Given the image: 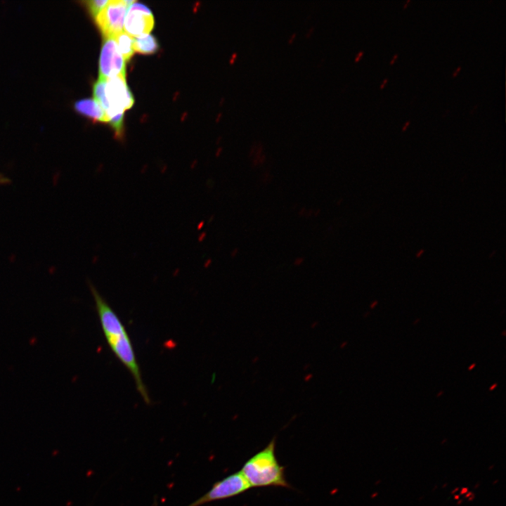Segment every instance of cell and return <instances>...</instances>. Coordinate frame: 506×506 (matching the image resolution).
Segmentation results:
<instances>
[{
    "label": "cell",
    "mask_w": 506,
    "mask_h": 506,
    "mask_svg": "<svg viewBox=\"0 0 506 506\" xmlns=\"http://www.w3.org/2000/svg\"><path fill=\"white\" fill-rule=\"evenodd\" d=\"M105 82L106 79L98 78L93 86V96L94 99L100 104L107 115L110 110V105L105 92Z\"/></svg>",
    "instance_id": "obj_11"
},
{
    "label": "cell",
    "mask_w": 506,
    "mask_h": 506,
    "mask_svg": "<svg viewBox=\"0 0 506 506\" xmlns=\"http://www.w3.org/2000/svg\"><path fill=\"white\" fill-rule=\"evenodd\" d=\"M123 116L124 113L118 114L109 121L118 138H121L123 134Z\"/></svg>",
    "instance_id": "obj_12"
},
{
    "label": "cell",
    "mask_w": 506,
    "mask_h": 506,
    "mask_svg": "<svg viewBox=\"0 0 506 506\" xmlns=\"http://www.w3.org/2000/svg\"><path fill=\"white\" fill-rule=\"evenodd\" d=\"M455 499H458V498H459V495H455Z\"/></svg>",
    "instance_id": "obj_32"
},
{
    "label": "cell",
    "mask_w": 506,
    "mask_h": 506,
    "mask_svg": "<svg viewBox=\"0 0 506 506\" xmlns=\"http://www.w3.org/2000/svg\"><path fill=\"white\" fill-rule=\"evenodd\" d=\"M472 495H473V494H472L471 492H469V493H466V498H468V497H469V496H472Z\"/></svg>",
    "instance_id": "obj_26"
},
{
    "label": "cell",
    "mask_w": 506,
    "mask_h": 506,
    "mask_svg": "<svg viewBox=\"0 0 506 506\" xmlns=\"http://www.w3.org/2000/svg\"><path fill=\"white\" fill-rule=\"evenodd\" d=\"M473 498H474V495H472V497H471L470 498H469V500H472Z\"/></svg>",
    "instance_id": "obj_30"
},
{
    "label": "cell",
    "mask_w": 506,
    "mask_h": 506,
    "mask_svg": "<svg viewBox=\"0 0 506 506\" xmlns=\"http://www.w3.org/2000/svg\"><path fill=\"white\" fill-rule=\"evenodd\" d=\"M275 439L252 456L240 472L250 487L278 486L292 488L285 475V467L279 464L275 455Z\"/></svg>",
    "instance_id": "obj_2"
},
{
    "label": "cell",
    "mask_w": 506,
    "mask_h": 506,
    "mask_svg": "<svg viewBox=\"0 0 506 506\" xmlns=\"http://www.w3.org/2000/svg\"><path fill=\"white\" fill-rule=\"evenodd\" d=\"M236 57H237V53H234L232 55V58L234 59V58H235Z\"/></svg>",
    "instance_id": "obj_27"
},
{
    "label": "cell",
    "mask_w": 506,
    "mask_h": 506,
    "mask_svg": "<svg viewBox=\"0 0 506 506\" xmlns=\"http://www.w3.org/2000/svg\"><path fill=\"white\" fill-rule=\"evenodd\" d=\"M313 30H314V27H311V28H309V30L308 32H306V37H310L311 34V33L313 32Z\"/></svg>",
    "instance_id": "obj_18"
},
{
    "label": "cell",
    "mask_w": 506,
    "mask_h": 506,
    "mask_svg": "<svg viewBox=\"0 0 506 506\" xmlns=\"http://www.w3.org/2000/svg\"><path fill=\"white\" fill-rule=\"evenodd\" d=\"M409 123H410V121H408L407 122L405 123V125L403 126L402 131H404L406 129V127L409 124Z\"/></svg>",
    "instance_id": "obj_23"
},
{
    "label": "cell",
    "mask_w": 506,
    "mask_h": 506,
    "mask_svg": "<svg viewBox=\"0 0 506 506\" xmlns=\"http://www.w3.org/2000/svg\"><path fill=\"white\" fill-rule=\"evenodd\" d=\"M89 287L107 343L115 356L131 374L136 389L144 402L150 404V398L143 383L134 347L124 325L96 288L91 283Z\"/></svg>",
    "instance_id": "obj_1"
},
{
    "label": "cell",
    "mask_w": 506,
    "mask_h": 506,
    "mask_svg": "<svg viewBox=\"0 0 506 506\" xmlns=\"http://www.w3.org/2000/svg\"><path fill=\"white\" fill-rule=\"evenodd\" d=\"M158 44L154 36L147 34L134 37V50L141 54H152L157 51Z\"/></svg>",
    "instance_id": "obj_9"
},
{
    "label": "cell",
    "mask_w": 506,
    "mask_h": 506,
    "mask_svg": "<svg viewBox=\"0 0 506 506\" xmlns=\"http://www.w3.org/2000/svg\"><path fill=\"white\" fill-rule=\"evenodd\" d=\"M250 488L239 471L215 482L206 493L186 506H201L211 502L233 498L245 493Z\"/></svg>",
    "instance_id": "obj_3"
},
{
    "label": "cell",
    "mask_w": 506,
    "mask_h": 506,
    "mask_svg": "<svg viewBox=\"0 0 506 506\" xmlns=\"http://www.w3.org/2000/svg\"><path fill=\"white\" fill-rule=\"evenodd\" d=\"M304 259L303 257H298L294 260V264L295 266H299L304 262Z\"/></svg>",
    "instance_id": "obj_14"
},
{
    "label": "cell",
    "mask_w": 506,
    "mask_h": 506,
    "mask_svg": "<svg viewBox=\"0 0 506 506\" xmlns=\"http://www.w3.org/2000/svg\"><path fill=\"white\" fill-rule=\"evenodd\" d=\"M496 386H497V384H494L489 389V390H490V391H492L493 389H494L496 387Z\"/></svg>",
    "instance_id": "obj_25"
},
{
    "label": "cell",
    "mask_w": 506,
    "mask_h": 506,
    "mask_svg": "<svg viewBox=\"0 0 506 506\" xmlns=\"http://www.w3.org/2000/svg\"><path fill=\"white\" fill-rule=\"evenodd\" d=\"M134 1L111 0L96 16V22L105 38L115 37L123 32L129 7Z\"/></svg>",
    "instance_id": "obj_4"
},
{
    "label": "cell",
    "mask_w": 506,
    "mask_h": 506,
    "mask_svg": "<svg viewBox=\"0 0 506 506\" xmlns=\"http://www.w3.org/2000/svg\"><path fill=\"white\" fill-rule=\"evenodd\" d=\"M8 181V179L0 174V183H6Z\"/></svg>",
    "instance_id": "obj_17"
},
{
    "label": "cell",
    "mask_w": 506,
    "mask_h": 506,
    "mask_svg": "<svg viewBox=\"0 0 506 506\" xmlns=\"http://www.w3.org/2000/svg\"><path fill=\"white\" fill-rule=\"evenodd\" d=\"M295 37H296V32H294V33L292 34L291 36L290 37V38H289V39H288V43H289V44H292V43L293 42Z\"/></svg>",
    "instance_id": "obj_16"
},
{
    "label": "cell",
    "mask_w": 506,
    "mask_h": 506,
    "mask_svg": "<svg viewBox=\"0 0 506 506\" xmlns=\"http://www.w3.org/2000/svg\"><path fill=\"white\" fill-rule=\"evenodd\" d=\"M125 75V62L114 37L105 38L99 60V77L107 79Z\"/></svg>",
    "instance_id": "obj_6"
},
{
    "label": "cell",
    "mask_w": 506,
    "mask_h": 506,
    "mask_svg": "<svg viewBox=\"0 0 506 506\" xmlns=\"http://www.w3.org/2000/svg\"><path fill=\"white\" fill-rule=\"evenodd\" d=\"M108 1L106 0H95L89 1L86 3L89 8L91 13L96 17L97 14L106 6Z\"/></svg>",
    "instance_id": "obj_13"
},
{
    "label": "cell",
    "mask_w": 506,
    "mask_h": 506,
    "mask_svg": "<svg viewBox=\"0 0 506 506\" xmlns=\"http://www.w3.org/2000/svg\"><path fill=\"white\" fill-rule=\"evenodd\" d=\"M397 56H398V54H395V55L393 56L391 60L390 61V64H392V63H394V61L395 59L396 58Z\"/></svg>",
    "instance_id": "obj_22"
},
{
    "label": "cell",
    "mask_w": 506,
    "mask_h": 506,
    "mask_svg": "<svg viewBox=\"0 0 506 506\" xmlns=\"http://www.w3.org/2000/svg\"><path fill=\"white\" fill-rule=\"evenodd\" d=\"M460 68H461L460 66L458 67V68L456 69V70L454 71L453 75V76H455V75L457 74V73L458 72V71L460 70Z\"/></svg>",
    "instance_id": "obj_20"
},
{
    "label": "cell",
    "mask_w": 506,
    "mask_h": 506,
    "mask_svg": "<svg viewBox=\"0 0 506 506\" xmlns=\"http://www.w3.org/2000/svg\"><path fill=\"white\" fill-rule=\"evenodd\" d=\"M233 61H234V59L231 58V60H230V63H233Z\"/></svg>",
    "instance_id": "obj_31"
},
{
    "label": "cell",
    "mask_w": 506,
    "mask_h": 506,
    "mask_svg": "<svg viewBox=\"0 0 506 506\" xmlns=\"http://www.w3.org/2000/svg\"><path fill=\"white\" fill-rule=\"evenodd\" d=\"M467 491H468V489H467V488H463L461 490V494H465V493H467Z\"/></svg>",
    "instance_id": "obj_19"
},
{
    "label": "cell",
    "mask_w": 506,
    "mask_h": 506,
    "mask_svg": "<svg viewBox=\"0 0 506 506\" xmlns=\"http://www.w3.org/2000/svg\"><path fill=\"white\" fill-rule=\"evenodd\" d=\"M117 48L124 60L128 61L134 55V37L122 32L115 37Z\"/></svg>",
    "instance_id": "obj_10"
},
{
    "label": "cell",
    "mask_w": 506,
    "mask_h": 506,
    "mask_svg": "<svg viewBox=\"0 0 506 506\" xmlns=\"http://www.w3.org/2000/svg\"><path fill=\"white\" fill-rule=\"evenodd\" d=\"M408 2H410V0L406 1V2L405 3V4L403 6L404 8L406 6V5L408 4Z\"/></svg>",
    "instance_id": "obj_29"
},
{
    "label": "cell",
    "mask_w": 506,
    "mask_h": 506,
    "mask_svg": "<svg viewBox=\"0 0 506 506\" xmlns=\"http://www.w3.org/2000/svg\"><path fill=\"white\" fill-rule=\"evenodd\" d=\"M363 54V51H360L355 57V59H354L355 61L357 62L358 60H359L360 58L362 57Z\"/></svg>",
    "instance_id": "obj_15"
},
{
    "label": "cell",
    "mask_w": 506,
    "mask_h": 506,
    "mask_svg": "<svg viewBox=\"0 0 506 506\" xmlns=\"http://www.w3.org/2000/svg\"><path fill=\"white\" fill-rule=\"evenodd\" d=\"M105 92L110 105L107 115L109 121L115 115L124 113L134 103V98L126 84L125 75H117L107 79Z\"/></svg>",
    "instance_id": "obj_5"
},
{
    "label": "cell",
    "mask_w": 506,
    "mask_h": 506,
    "mask_svg": "<svg viewBox=\"0 0 506 506\" xmlns=\"http://www.w3.org/2000/svg\"><path fill=\"white\" fill-rule=\"evenodd\" d=\"M474 365H475V364L471 365V366H470L468 369H469V370H472V368H474Z\"/></svg>",
    "instance_id": "obj_28"
},
{
    "label": "cell",
    "mask_w": 506,
    "mask_h": 506,
    "mask_svg": "<svg viewBox=\"0 0 506 506\" xmlns=\"http://www.w3.org/2000/svg\"><path fill=\"white\" fill-rule=\"evenodd\" d=\"M449 112H450V110H448V109L444 111L443 113L442 114V117H443V116L445 117L446 115V114H449Z\"/></svg>",
    "instance_id": "obj_24"
},
{
    "label": "cell",
    "mask_w": 506,
    "mask_h": 506,
    "mask_svg": "<svg viewBox=\"0 0 506 506\" xmlns=\"http://www.w3.org/2000/svg\"><path fill=\"white\" fill-rule=\"evenodd\" d=\"M387 81H388V79H387V78L384 79V81L382 82V84H381V85H380V88H382V87L384 86V85L385 84V83H386Z\"/></svg>",
    "instance_id": "obj_21"
},
{
    "label": "cell",
    "mask_w": 506,
    "mask_h": 506,
    "mask_svg": "<svg viewBox=\"0 0 506 506\" xmlns=\"http://www.w3.org/2000/svg\"><path fill=\"white\" fill-rule=\"evenodd\" d=\"M74 109L79 114L93 121L109 122L105 111L94 98H84L77 100L74 103Z\"/></svg>",
    "instance_id": "obj_8"
},
{
    "label": "cell",
    "mask_w": 506,
    "mask_h": 506,
    "mask_svg": "<svg viewBox=\"0 0 506 506\" xmlns=\"http://www.w3.org/2000/svg\"><path fill=\"white\" fill-rule=\"evenodd\" d=\"M153 26V15L146 6L134 2L129 7L124 23L127 34L136 37L147 34Z\"/></svg>",
    "instance_id": "obj_7"
}]
</instances>
